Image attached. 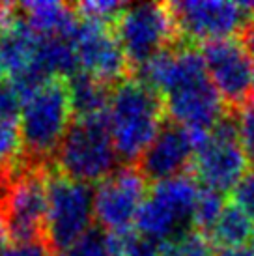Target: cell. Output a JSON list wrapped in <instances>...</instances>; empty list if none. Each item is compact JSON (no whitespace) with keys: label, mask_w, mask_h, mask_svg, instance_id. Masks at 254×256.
<instances>
[{"label":"cell","mask_w":254,"mask_h":256,"mask_svg":"<svg viewBox=\"0 0 254 256\" xmlns=\"http://www.w3.org/2000/svg\"><path fill=\"white\" fill-rule=\"evenodd\" d=\"M159 94L168 120L189 131L210 133L230 110L210 78L198 45L176 47Z\"/></svg>","instance_id":"obj_1"},{"label":"cell","mask_w":254,"mask_h":256,"mask_svg":"<svg viewBox=\"0 0 254 256\" xmlns=\"http://www.w3.org/2000/svg\"><path fill=\"white\" fill-rule=\"evenodd\" d=\"M168 120L161 94L129 77L112 88L108 126L114 150L124 166H134Z\"/></svg>","instance_id":"obj_2"},{"label":"cell","mask_w":254,"mask_h":256,"mask_svg":"<svg viewBox=\"0 0 254 256\" xmlns=\"http://www.w3.org/2000/svg\"><path fill=\"white\" fill-rule=\"evenodd\" d=\"M75 120L68 78H49L24 98L19 114L24 163L50 166Z\"/></svg>","instance_id":"obj_3"},{"label":"cell","mask_w":254,"mask_h":256,"mask_svg":"<svg viewBox=\"0 0 254 256\" xmlns=\"http://www.w3.org/2000/svg\"><path fill=\"white\" fill-rule=\"evenodd\" d=\"M120 159L114 150L108 112L75 118L58 146L50 170L80 184H101L118 170Z\"/></svg>","instance_id":"obj_4"},{"label":"cell","mask_w":254,"mask_h":256,"mask_svg":"<svg viewBox=\"0 0 254 256\" xmlns=\"http://www.w3.org/2000/svg\"><path fill=\"white\" fill-rule=\"evenodd\" d=\"M96 189L50 170L49 204L45 220V243L50 254L60 256L82 240L96 219Z\"/></svg>","instance_id":"obj_5"},{"label":"cell","mask_w":254,"mask_h":256,"mask_svg":"<svg viewBox=\"0 0 254 256\" xmlns=\"http://www.w3.org/2000/svg\"><path fill=\"white\" fill-rule=\"evenodd\" d=\"M114 32L124 54L134 72L156 58L159 52L184 45L178 34L168 2H136L127 4Z\"/></svg>","instance_id":"obj_6"},{"label":"cell","mask_w":254,"mask_h":256,"mask_svg":"<svg viewBox=\"0 0 254 256\" xmlns=\"http://www.w3.org/2000/svg\"><path fill=\"white\" fill-rule=\"evenodd\" d=\"M50 166H22L0 196V215L14 243L45 242Z\"/></svg>","instance_id":"obj_7"},{"label":"cell","mask_w":254,"mask_h":256,"mask_svg":"<svg viewBox=\"0 0 254 256\" xmlns=\"http://www.w3.org/2000/svg\"><path fill=\"white\" fill-rule=\"evenodd\" d=\"M247 156L240 140L238 114L228 110L194 152L192 176L202 187L226 194L247 174Z\"/></svg>","instance_id":"obj_8"},{"label":"cell","mask_w":254,"mask_h":256,"mask_svg":"<svg viewBox=\"0 0 254 256\" xmlns=\"http://www.w3.org/2000/svg\"><path fill=\"white\" fill-rule=\"evenodd\" d=\"M178 34L182 43L213 42L236 38L243 34L248 24L254 22V10L250 2H168Z\"/></svg>","instance_id":"obj_9"},{"label":"cell","mask_w":254,"mask_h":256,"mask_svg":"<svg viewBox=\"0 0 254 256\" xmlns=\"http://www.w3.org/2000/svg\"><path fill=\"white\" fill-rule=\"evenodd\" d=\"M70 42L75 49L80 72L108 86H116L122 80L133 77L114 26L78 17Z\"/></svg>","instance_id":"obj_10"},{"label":"cell","mask_w":254,"mask_h":256,"mask_svg":"<svg viewBox=\"0 0 254 256\" xmlns=\"http://www.w3.org/2000/svg\"><path fill=\"white\" fill-rule=\"evenodd\" d=\"M206 70L230 110H238L254 96L252 58L238 38L206 42L200 47Z\"/></svg>","instance_id":"obj_11"},{"label":"cell","mask_w":254,"mask_h":256,"mask_svg":"<svg viewBox=\"0 0 254 256\" xmlns=\"http://www.w3.org/2000/svg\"><path fill=\"white\" fill-rule=\"evenodd\" d=\"M148 180L136 166H120L96 187L94 212L101 230L108 234L126 232L134 226L136 215L148 198Z\"/></svg>","instance_id":"obj_12"},{"label":"cell","mask_w":254,"mask_h":256,"mask_svg":"<svg viewBox=\"0 0 254 256\" xmlns=\"http://www.w3.org/2000/svg\"><path fill=\"white\" fill-rule=\"evenodd\" d=\"M194 152L196 148L192 144L189 129L166 120L156 140L150 144L134 166L148 180V184L156 185L184 174H192Z\"/></svg>","instance_id":"obj_13"},{"label":"cell","mask_w":254,"mask_h":256,"mask_svg":"<svg viewBox=\"0 0 254 256\" xmlns=\"http://www.w3.org/2000/svg\"><path fill=\"white\" fill-rule=\"evenodd\" d=\"M19 10L40 36L71 38L78 22L73 4L66 2H22Z\"/></svg>","instance_id":"obj_14"},{"label":"cell","mask_w":254,"mask_h":256,"mask_svg":"<svg viewBox=\"0 0 254 256\" xmlns=\"http://www.w3.org/2000/svg\"><path fill=\"white\" fill-rule=\"evenodd\" d=\"M75 118H90L108 112L112 88L84 72L75 73L68 78Z\"/></svg>","instance_id":"obj_15"},{"label":"cell","mask_w":254,"mask_h":256,"mask_svg":"<svg viewBox=\"0 0 254 256\" xmlns=\"http://www.w3.org/2000/svg\"><path fill=\"white\" fill-rule=\"evenodd\" d=\"M252 219L238 204L226 202L222 214L219 215L210 234V242L213 243L215 249L240 247V245H248V242H252Z\"/></svg>","instance_id":"obj_16"},{"label":"cell","mask_w":254,"mask_h":256,"mask_svg":"<svg viewBox=\"0 0 254 256\" xmlns=\"http://www.w3.org/2000/svg\"><path fill=\"white\" fill-rule=\"evenodd\" d=\"M24 166L19 122L0 120V196Z\"/></svg>","instance_id":"obj_17"},{"label":"cell","mask_w":254,"mask_h":256,"mask_svg":"<svg viewBox=\"0 0 254 256\" xmlns=\"http://www.w3.org/2000/svg\"><path fill=\"white\" fill-rule=\"evenodd\" d=\"M106 247L110 256H162L161 243L142 236L134 228L106 234Z\"/></svg>","instance_id":"obj_18"},{"label":"cell","mask_w":254,"mask_h":256,"mask_svg":"<svg viewBox=\"0 0 254 256\" xmlns=\"http://www.w3.org/2000/svg\"><path fill=\"white\" fill-rule=\"evenodd\" d=\"M224 206L226 196L222 192L200 185V194H198V202L194 208V215H192V228L202 232L210 240V234H212L219 215L222 214Z\"/></svg>","instance_id":"obj_19"},{"label":"cell","mask_w":254,"mask_h":256,"mask_svg":"<svg viewBox=\"0 0 254 256\" xmlns=\"http://www.w3.org/2000/svg\"><path fill=\"white\" fill-rule=\"evenodd\" d=\"M162 256H213L215 247L202 232L190 228L184 234L161 243Z\"/></svg>","instance_id":"obj_20"},{"label":"cell","mask_w":254,"mask_h":256,"mask_svg":"<svg viewBox=\"0 0 254 256\" xmlns=\"http://www.w3.org/2000/svg\"><path fill=\"white\" fill-rule=\"evenodd\" d=\"M78 17L99 21L103 24L114 26L124 10L127 8L126 2H110V0H96V2H77L73 4Z\"/></svg>","instance_id":"obj_21"},{"label":"cell","mask_w":254,"mask_h":256,"mask_svg":"<svg viewBox=\"0 0 254 256\" xmlns=\"http://www.w3.org/2000/svg\"><path fill=\"white\" fill-rule=\"evenodd\" d=\"M238 126H240V140L243 152L247 156L248 164L254 168V96L236 110Z\"/></svg>","instance_id":"obj_22"},{"label":"cell","mask_w":254,"mask_h":256,"mask_svg":"<svg viewBox=\"0 0 254 256\" xmlns=\"http://www.w3.org/2000/svg\"><path fill=\"white\" fill-rule=\"evenodd\" d=\"M60 256H110L106 247V236H103V230L92 228L82 240H78Z\"/></svg>","instance_id":"obj_23"},{"label":"cell","mask_w":254,"mask_h":256,"mask_svg":"<svg viewBox=\"0 0 254 256\" xmlns=\"http://www.w3.org/2000/svg\"><path fill=\"white\" fill-rule=\"evenodd\" d=\"M232 202L238 204L254 222V168L248 170L232 189Z\"/></svg>","instance_id":"obj_24"},{"label":"cell","mask_w":254,"mask_h":256,"mask_svg":"<svg viewBox=\"0 0 254 256\" xmlns=\"http://www.w3.org/2000/svg\"><path fill=\"white\" fill-rule=\"evenodd\" d=\"M0 256H52L45 242L12 243L10 247L0 250Z\"/></svg>","instance_id":"obj_25"},{"label":"cell","mask_w":254,"mask_h":256,"mask_svg":"<svg viewBox=\"0 0 254 256\" xmlns=\"http://www.w3.org/2000/svg\"><path fill=\"white\" fill-rule=\"evenodd\" d=\"M213 256H254V245H240V247H220L215 249Z\"/></svg>","instance_id":"obj_26"},{"label":"cell","mask_w":254,"mask_h":256,"mask_svg":"<svg viewBox=\"0 0 254 256\" xmlns=\"http://www.w3.org/2000/svg\"><path fill=\"white\" fill-rule=\"evenodd\" d=\"M12 238H10V232H8L6 224H4V219H2V215H0V250H4L6 247L12 245Z\"/></svg>","instance_id":"obj_27"},{"label":"cell","mask_w":254,"mask_h":256,"mask_svg":"<svg viewBox=\"0 0 254 256\" xmlns=\"http://www.w3.org/2000/svg\"><path fill=\"white\" fill-rule=\"evenodd\" d=\"M252 245H254V232H252Z\"/></svg>","instance_id":"obj_28"},{"label":"cell","mask_w":254,"mask_h":256,"mask_svg":"<svg viewBox=\"0 0 254 256\" xmlns=\"http://www.w3.org/2000/svg\"><path fill=\"white\" fill-rule=\"evenodd\" d=\"M250 6H252V10H254V2H250Z\"/></svg>","instance_id":"obj_29"},{"label":"cell","mask_w":254,"mask_h":256,"mask_svg":"<svg viewBox=\"0 0 254 256\" xmlns=\"http://www.w3.org/2000/svg\"><path fill=\"white\" fill-rule=\"evenodd\" d=\"M252 70H254V58H252Z\"/></svg>","instance_id":"obj_30"}]
</instances>
